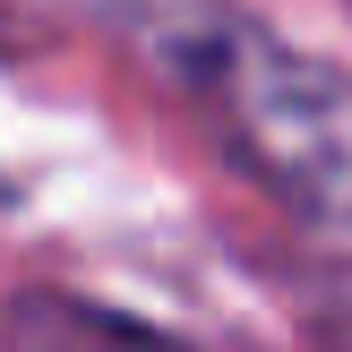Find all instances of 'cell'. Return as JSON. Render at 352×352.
Returning a JSON list of instances; mask_svg holds the SVG:
<instances>
[{"instance_id": "cell-1", "label": "cell", "mask_w": 352, "mask_h": 352, "mask_svg": "<svg viewBox=\"0 0 352 352\" xmlns=\"http://www.w3.org/2000/svg\"><path fill=\"white\" fill-rule=\"evenodd\" d=\"M120 26L258 189L327 232H352V69L284 43L232 0H120Z\"/></svg>"}, {"instance_id": "cell-2", "label": "cell", "mask_w": 352, "mask_h": 352, "mask_svg": "<svg viewBox=\"0 0 352 352\" xmlns=\"http://www.w3.org/2000/svg\"><path fill=\"white\" fill-rule=\"evenodd\" d=\"M0 352H198V344L164 336V327L129 318L112 301H86V292H60V284H26L0 309Z\"/></svg>"}, {"instance_id": "cell-3", "label": "cell", "mask_w": 352, "mask_h": 352, "mask_svg": "<svg viewBox=\"0 0 352 352\" xmlns=\"http://www.w3.org/2000/svg\"><path fill=\"white\" fill-rule=\"evenodd\" d=\"M17 52H26V26H17V9L0 0V60H17Z\"/></svg>"}, {"instance_id": "cell-4", "label": "cell", "mask_w": 352, "mask_h": 352, "mask_svg": "<svg viewBox=\"0 0 352 352\" xmlns=\"http://www.w3.org/2000/svg\"><path fill=\"white\" fill-rule=\"evenodd\" d=\"M0 198H9V189H0Z\"/></svg>"}]
</instances>
